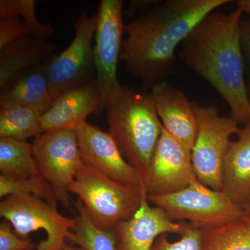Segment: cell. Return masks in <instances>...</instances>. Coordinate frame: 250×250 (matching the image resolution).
<instances>
[{
  "instance_id": "6da1fadb",
  "label": "cell",
  "mask_w": 250,
  "mask_h": 250,
  "mask_svg": "<svg viewBox=\"0 0 250 250\" xmlns=\"http://www.w3.org/2000/svg\"><path fill=\"white\" fill-rule=\"evenodd\" d=\"M229 0L158 1L125 24L121 61L130 76L146 89L166 81L177 70L175 50L197 24Z\"/></svg>"
},
{
  "instance_id": "7a4b0ae2",
  "label": "cell",
  "mask_w": 250,
  "mask_h": 250,
  "mask_svg": "<svg viewBox=\"0 0 250 250\" xmlns=\"http://www.w3.org/2000/svg\"><path fill=\"white\" fill-rule=\"evenodd\" d=\"M243 14L238 8L208 14L184 39L180 54L228 104L230 117L246 125L250 124V102L241 46Z\"/></svg>"
},
{
  "instance_id": "3957f363",
  "label": "cell",
  "mask_w": 250,
  "mask_h": 250,
  "mask_svg": "<svg viewBox=\"0 0 250 250\" xmlns=\"http://www.w3.org/2000/svg\"><path fill=\"white\" fill-rule=\"evenodd\" d=\"M106 110L108 132L125 159L139 172L144 186L163 129L150 95L123 88Z\"/></svg>"
},
{
  "instance_id": "277c9868",
  "label": "cell",
  "mask_w": 250,
  "mask_h": 250,
  "mask_svg": "<svg viewBox=\"0 0 250 250\" xmlns=\"http://www.w3.org/2000/svg\"><path fill=\"white\" fill-rule=\"evenodd\" d=\"M99 228L113 230L139 209L144 187L119 183L88 164H83L70 187Z\"/></svg>"
},
{
  "instance_id": "5b68a950",
  "label": "cell",
  "mask_w": 250,
  "mask_h": 250,
  "mask_svg": "<svg viewBox=\"0 0 250 250\" xmlns=\"http://www.w3.org/2000/svg\"><path fill=\"white\" fill-rule=\"evenodd\" d=\"M193 103L198 124L191 149L194 171L204 185L223 191L225 158L232 143L231 136L237 135L241 128L231 117L222 116L215 105Z\"/></svg>"
},
{
  "instance_id": "8992f818",
  "label": "cell",
  "mask_w": 250,
  "mask_h": 250,
  "mask_svg": "<svg viewBox=\"0 0 250 250\" xmlns=\"http://www.w3.org/2000/svg\"><path fill=\"white\" fill-rule=\"evenodd\" d=\"M148 201L165 210L174 221L187 220L200 229L222 226L245 215L243 208L223 191L193 181L182 190L164 195L147 196Z\"/></svg>"
},
{
  "instance_id": "52a82bcc",
  "label": "cell",
  "mask_w": 250,
  "mask_h": 250,
  "mask_svg": "<svg viewBox=\"0 0 250 250\" xmlns=\"http://www.w3.org/2000/svg\"><path fill=\"white\" fill-rule=\"evenodd\" d=\"M0 216L11 224L21 238L43 230L47 238L38 245L36 250H63L67 246L75 218L59 213L56 206L31 195H11L0 203Z\"/></svg>"
},
{
  "instance_id": "ba28073f",
  "label": "cell",
  "mask_w": 250,
  "mask_h": 250,
  "mask_svg": "<svg viewBox=\"0 0 250 250\" xmlns=\"http://www.w3.org/2000/svg\"><path fill=\"white\" fill-rule=\"evenodd\" d=\"M33 152L40 176L53 189L57 202L70 206V187L83 165L75 129L46 131L33 141Z\"/></svg>"
},
{
  "instance_id": "9c48e42d",
  "label": "cell",
  "mask_w": 250,
  "mask_h": 250,
  "mask_svg": "<svg viewBox=\"0 0 250 250\" xmlns=\"http://www.w3.org/2000/svg\"><path fill=\"white\" fill-rule=\"evenodd\" d=\"M97 14L98 24L93 46L95 82L106 109L124 88L121 86L117 73L124 34L123 1L103 0Z\"/></svg>"
},
{
  "instance_id": "30bf717a",
  "label": "cell",
  "mask_w": 250,
  "mask_h": 250,
  "mask_svg": "<svg viewBox=\"0 0 250 250\" xmlns=\"http://www.w3.org/2000/svg\"><path fill=\"white\" fill-rule=\"evenodd\" d=\"M73 24L75 36L71 43L47 62V76L54 100L68 90L95 81L93 40L98 14L89 16L81 11Z\"/></svg>"
},
{
  "instance_id": "8fae6325",
  "label": "cell",
  "mask_w": 250,
  "mask_h": 250,
  "mask_svg": "<svg viewBox=\"0 0 250 250\" xmlns=\"http://www.w3.org/2000/svg\"><path fill=\"white\" fill-rule=\"evenodd\" d=\"M196 179L191 151L163 127L143 186L147 196L174 193Z\"/></svg>"
},
{
  "instance_id": "7c38bea8",
  "label": "cell",
  "mask_w": 250,
  "mask_h": 250,
  "mask_svg": "<svg viewBox=\"0 0 250 250\" xmlns=\"http://www.w3.org/2000/svg\"><path fill=\"white\" fill-rule=\"evenodd\" d=\"M75 130L85 164L119 183L143 187L141 175L125 159L108 131H104L87 122Z\"/></svg>"
},
{
  "instance_id": "4fadbf2b",
  "label": "cell",
  "mask_w": 250,
  "mask_h": 250,
  "mask_svg": "<svg viewBox=\"0 0 250 250\" xmlns=\"http://www.w3.org/2000/svg\"><path fill=\"white\" fill-rule=\"evenodd\" d=\"M187 223L174 221L160 207H152L145 192L139 209L113 229L117 236V250H152L159 236L179 234Z\"/></svg>"
},
{
  "instance_id": "5bb4252c",
  "label": "cell",
  "mask_w": 250,
  "mask_h": 250,
  "mask_svg": "<svg viewBox=\"0 0 250 250\" xmlns=\"http://www.w3.org/2000/svg\"><path fill=\"white\" fill-rule=\"evenodd\" d=\"M150 91L163 127L191 151L198 128L194 103L167 81L154 85Z\"/></svg>"
},
{
  "instance_id": "9a60e30c",
  "label": "cell",
  "mask_w": 250,
  "mask_h": 250,
  "mask_svg": "<svg viewBox=\"0 0 250 250\" xmlns=\"http://www.w3.org/2000/svg\"><path fill=\"white\" fill-rule=\"evenodd\" d=\"M104 109L95 81L59 95L41 118V134L59 129H75L92 114Z\"/></svg>"
},
{
  "instance_id": "2e32d148",
  "label": "cell",
  "mask_w": 250,
  "mask_h": 250,
  "mask_svg": "<svg viewBox=\"0 0 250 250\" xmlns=\"http://www.w3.org/2000/svg\"><path fill=\"white\" fill-rule=\"evenodd\" d=\"M224 164L223 192L242 208L250 203V124L240 129Z\"/></svg>"
},
{
  "instance_id": "e0dca14e",
  "label": "cell",
  "mask_w": 250,
  "mask_h": 250,
  "mask_svg": "<svg viewBox=\"0 0 250 250\" xmlns=\"http://www.w3.org/2000/svg\"><path fill=\"white\" fill-rule=\"evenodd\" d=\"M58 48L45 39L27 36L0 49V90L22 72L47 62Z\"/></svg>"
},
{
  "instance_id": "ac0fdd59",
  "label": "cell",
  "mask_w": 250,
  "mask_h": 250,
  "mask_svg": "<svg viewBox=\"0 0 250 250\" xmlns=\"http://www.w3.org/2000/svg\"><path fill=\"white\" fill-rule=\"evenodd\" d=\"M47 62L22 72L0 90V108L29 106L47 111L54 101L47 76Z\"/></svg>"
},
{
  "instance_id": "d6986e66",
  "label": "cell",
  "mask_w": 250,
  "mask_h": 250,
  "mask_svg": "<svg viewBox=\"0 0 250 250\" xmlns=\"http://www.w3.org/2000/svg\"><path fill=\"white\" fill-rule=\"evenodd\" d=\"M47 110L37 106H16L0 108V139L27 141L41 134V117Z\"/></svg>"
},
{
  "instance_id": "ffe728a7",
  "label": "cell",
  "mask_w": 250,
  "mask_h": 250,
  "mask_svg": "<svg viewBox=\"0 0 250 250\" xmlns=\"http://www.w3.org/2000/svg\"><path fill=\"white\" fill-rule=\"evenodd\" d=\"M0 171L1 174L15 179L40 175L32 144L11 138L0 139Z\"/></svg>"
},
{
  "instance_id": "44dd1931",
  "label": "cell",
  "mask_w": 250,
  "mask_h": 250,
  "mask_svg": "<svg viewBox=\"0 0 250 250\" xmlns=\"http://www.w3.org/2000/svg\"><path fill=\"white\" fill-rule=\"evenodd\" d=\"M75 223L69 239L85 250H117V236L113 230L99 228L90 218L80 200L74 203Z\"/></svg>"
},
{
  "instance_id": "7402d4cb",
  "label": "cell",
  "mask_w": 250,
  "mask_h": 250,
  "mask_svg": "<svg viewBox=\"0 0 250 250\" xmlns=\"http://www.w3.org/2000/svg\"><path fill=\"white\" fill-rule=\"evenodd\" d=\"M200 229L201 250H250V225L242 218Z\"/></svg>"
},
{
  "instance_id": "603a6c76",
  "label": "cell",
  "mask_w": 250,
  "mask_h": 250,
  "mask_svg": "<svg viewBox=\"0 0 250 250\" xmlns=\"http://www.w3.org/2000/svg\"><path fill=\"white\" fill-rule=\"evenodd\" d=\"M31 195L39 197L57 207V197L48 182L40 175L26 179H15L1 174L0 175V197L11 195Z\"/></svg>"
},
{
  "instance_id": "cb8c5ba5",
  "label": "cell",
  "mask_w": 250,
  "mask_h": 250,
  "mask_svg": "<svg viewBox=\"0 0 250 250\" xmlns=\"http://www.w3.org/2000/svg\"><path fill=\"white\" fill-rule=\"evenodd\" d=\"M36 1L34 0H1L0 17L9 14H18L24 18L34 31V37L46 39L54 33L49 24H42L36 14Z\"/></svg>"
},
{
  "instance_id": "d4e9b609",
  "label": "cell",
  "mask_w": 250,
  "mask_h": 250,
  "mask_svg": "<svg viewBox=\"0 0 250 250\" xmlns=\"http://www.w3.org/2000/svg\"><path fill=\"white\" fill-rule=\"evenodd\" d=\"M179 239L170 241L167 234H163L156 240L152 250H201V229L187 223L183 231L179 233Z\"/></svg>"
},
{
  "instance_id": "484cf974",
  "label": "cell",
  "mask_w": 250,
  "mask_h": 250,
  "mask_svg": "<svg viewBox=\"0 0 250 250\" xmlns=\"http://www.w3.org/2000/svg\"><path fill=\"white\" fill-rule=\"evenodd\" d=\"M27 36H34V31L21 16L9 14L0 17V49Z\"/></svg>"
},
{
  "instance_id": "4316f807",
  "label": "cell",
  "mask_w": 250,
  "mask_h": 250,
  "mask_svg": "<svg viewBox=\"0 0 250 250\" xmlns=\"http://www.w3.org/2000/svg\"><path fill=\"white\" fill-rule=\"evenodd\" d=\"M34 246L29 240L21 238L6 220L0 224V250H32Z\"/></svg>"
},
{
  "instance_id": "83f0119b",
  "label": "cell",
  "mask_w": 250,
  "mask_h": 250,
  "mask_svg": "<svg viewBox=\"0 0 250 250\" xmlns=\"http://www.w3.org/2000/svg\"><path fill=\"white\" fill-rule=\"evenodd\" d=\"M241 46L246 71L248 75V82L246 83L250 102V21H242Z\"/></svg>"
},
{
  "instance_id": "f1b7e54d",
  "label": "cell",
  "mask_w": 250,
  "mask_h": 250,
  "mask_svg": "<svg viewBox=\"0 0 250 250\" xmlns=\"http://www.w3.org/2000/svg\"><path fill=\"white\" fill-rule=\"evenodd\" d=\"M158 1H149V0H146V1H131L129 3V6L127 7V9L125 11V14L126 16H134L136 12L138 11H141L143 10L144 11H147V10L150 9L152 6L155 5Z\"/></svg>"
},
{
  "instance_id": "f546056e",
  "label": "cell",
  "mask_w": 250,
  "mask_h": 250,
  "mask_svg": "<svg viewBox=\"0 0 250 250\" xmlns=\"http://www.w3.org/2000/svg\"><path fill=\"white\" fill-rule=\"evenodd\" d=\"M236 8L241 10L243 14L250 16V0H238L236 1Z\"/></svg>"
},
{
  "instance_id": "4dcf8cb0",
  "label": "cell",
  "mask_w": 250,
  "mask_h": 250,
  "mask_svg": "<svg viewBox=\"0 0 250 250\" xmlns=\"http://www.w3.org/2000/svg\"><path fill=\"white\" fill-rule=\"evenodd\" d=\"M63 250H85V249H83V248H82V247H80L78 246H66V248H65Z\"/></svg>"
},
{
  "instance_id": "1f68e13d",
  "label": "cell",
  "mask_w": 250,
  "mask_h": 250,
  "mask_svg": "<svg viewBox=\"0 0 250 250\" xmlns=\"http://www.w3.org/2000/svg\"><path fill=\"white\" fill-rule=\"evenodd\" d=\"M243 211H244L245 214H250V203L248 204L246 206H245L243 208Z\"/></svg>"
},
{
  "instance_id": "d6a6232c",
  "label": "cell",
  "mask_w": 250,
  "mask_h": 250,
  "mask_svg": "<svg viewBox=\"0 0 250 250\" xmlns=\"http://www.w3.org/2000/svg\"><path fill=\"white\" fill-rule=\"evenodd\" d=\"M245 222H246L247 223L249 224L250 225V214H245L243 215V218H242Z\"/></svg>"
}]
</instances>
